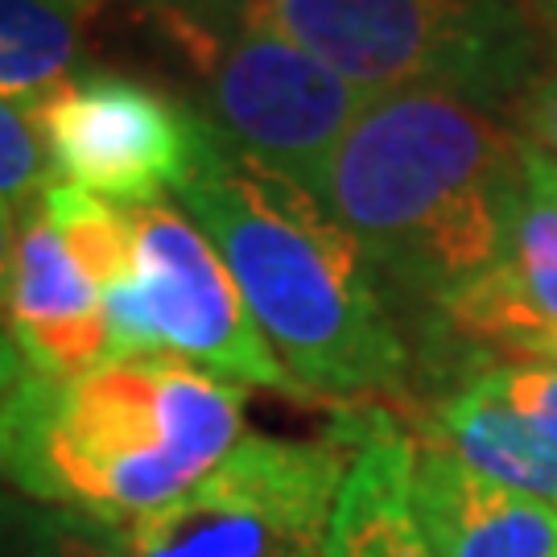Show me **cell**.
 <instances>
[{
    "mask_svg": "<svg viewBox=\"0 0 557 557\" xmlns=\"http://www.w3.org/2000/svg\"><path fill=\"white\" fill-rule=\"evenodd\" d=\"M314 199L376 277L442 310L512 248L524 137L450 91H380L338 140Z\"/></svg>",
    "mask_w": 557,
    "mask_h": 557,
    "instance_id": "1",
    "label": "cell"
},
{
    "mask_svg": "<svg viewBox=\"0 0 557 557\" xmlns=\"http://www.w3.org/2000/svg\"><path fill=\"white\" fill-rule=\"evenodd\" d=\"M239 438L244 388L186 359H116L79 380L21 372L0 405V475L128 529L186 496Z\"/></svg>",
    "mask_w": 557,
    "mask_h": 557,
    "instance_id": "2",
    "label": "cell"
},
{
    "mask_svg": "<svg viewBox=\"0 0 557 557\" xmlns=\"http://www.w3.org/2000/svg\"><path fill=\"white\" fill-rule=\"evenodd\" d=\"M178 207L215 244L301 393L397 388L409 351L376 269L306 186L236 158L215 137Z\"/></svg>",
    "mask_w": 557,
    "mask_h": 557,
    "instance_id": "3",
    "label": "cell"
},
{
    "mask_svg": "<svg viewBox=\"0 0 557 557\" xmlns=\"http://www.w3.org/2000/svg\"><path fill=\"white\" fill-rule=\"evenodd\" d=\"M244 21L372 96L425 87L492 112L541 79L549 46L533 0H252Z\"/></svg>",
    "mask_w": 557,
    "mask_h": 557,
    "instance_id": "4",
    "label": "cell"
},
{
    "mask_svg": "<svg viewBox=\"0 0 557 557\" xmlns=\"http://www.w3.org/2000/svg\"><path fill=\"white\" fill-rule=\"evenodd\" d=\"M356 430L326 438L244 434L186 496L120 533V557H326Z\"/></svg>",
    "mask_w": 557,
    "mask_h": 557,
    "instance_id": "5",
    "label": "cell"
},
{
    "mask_svg": "<svg viewBox=\"0 0 557 557\" xmlns=\"http://www.w3.org/2000/svg\"><path fill=\"white\" fill-rule=\"evenodd\" d=\"M29 116L46 140L54 182L120 211L178 199L215 149L199 108L120 71H75Z\"/></svg>",
    "mask_w": 557,
    "mask_h": 557,
    "instance_id": "6",
    "label": "cell"
},
{
    "mask_svg": "<svg viewBox=\"0 0 557 557\" xmlns=\"http://www.w3.org/2000/svg\"><path fill=\"white\" fill-rule=\"evenodd\" d=\"M372 91L347 83L264 25H239L211 62L199 116L223 149L298 182L314 195L322 170Z\"/></svg>",
    "mask_w": 557,
    "mask_h": 557,
    "instance_id": "7",
    "label": "cell"
},
{
    "mask_svg": "<svg viewBox=\"0 0 557 557\" xmlns=\"http://www.w3.org/2000/svg\"><path fill=\"white\" fill-rule=\"evenodd\" d=\"M128 215L137 236L140 306L161 351L239 388L306 397L260 335L232 269L199 223L178 202H153Z\"/></svg>",
    "mask_w": 557,
    "mask_h": 557,
    "instance_id": "8",
    "label": "cell"
},
{
    "mask_svg": "<svg viewBox=\"0 0 557 557\" xmlns=\"http://www.w3.org/2000/svg\"><path fill=\"white\" fill-rule=\"evenodd\" d=\"M21 368L41 380H79L108 363V319L100 294L83 281L41 202L21 211L13 277L0 301Z\"/></svg>",
    "mask_w": 557,
    "mask_h": 557,
    "instance_id": "9",
    "label": "cell"
},
{
    "mask_svg": "<svg viewBox=\"0 0 557 557\" xmlns=\"http://www.w3.org/2000/svg\"><path fill=\"white\" fill-rule=\"evenodd\" d=\"M442 314L462 335L483 338L512 356L545 359L557 338V190L549 186L545 158L524 140V202H520L512 248L496 269Z\"/></svg>",
    "mask_w": 557,
    "mask_h": 557,
    "instance_id": "10",
    "label": "cell"
},
{
    "mask_svg": "<svg viewBox=\"0 0 557 557\" xmlns=\"http://www.w3.org/2000/svg\"><path fill=\"white\" fill-rule=\"evenodd\" d=\"M413 508L438 557H557V508L508 492L446 446L413 450Z\"/></svg>",
    "mask_w": 557,
    "mask_h": 557,
    "instance_id": "11",
    "label": "cell"
},
{
    "mask_svg": "<svg viewBox=\"0 0 557 557\" xmlns=\"http://www.w3.org/2000/svg\"><path fill=\"white\" fill-rule=\"evenodd\" d=\"M356 458L326 537V557H438L413 508V442L388 413H347Z\"/></svg>",
    "mask_w": 557,
    "mask_h": 557,
    "instance_id": "12",
    "label": "cell"
},
{
    "mask_svg": "<svg viewBox=\"0 0 557 557\" xmlns=\"http://www.w3.org/2000/svg\"><path fill=\"white\" fill-rule=\"evenodd\" d=\"M438 430L471 471L557 508V421L508 405L479 376L442 405Z\"/></svg>",
    "mask_w": 557,
    "mask_h": 557,
    "instance_id": "13",
    "label": "cell"
},
{
    "mask_svg": "<svg viewBox=\"0 0 557 557\" xmlns=\"http://www.w3.org/2000/svg\"><path fill=\"white\" fill-rule=\"evenodd\" d=\"M79 62L75 0H0V100L34 108Z\"/></svg>",
    "mask_w": 557,
    "mask_h": 557,
    "instance_id": "14",
    "label": "cell"
},
{
    "mask_svg": "<svg viewBox=\"0 0 557 557\" xmlns=\"http://www.w3.org/2000/svg\"><path fill=\"white\" fill-rule=\"evenodd\" d=\"M50 182L54 170L34 116L17 103L0 100V202L25 211L41 199Z\"/></svg>",
    "mask_w": 557,
    "mask_h": 557,
    "instance_id": "15",
    "label": "cell"
},
{
    "mask_svg": "<svg viewBox=\"0 0 557 557\" xmlns=\"http://www.w3.org/2000/svg\"><path fill=\"white\" fill-rule=\"evenodd\" d=\"M483 380L496 388L508 405L524 413L557 421V363H517V368H492Z\"/></svg>",
    "mask_w": 557,
    "mask_h": 557,
    "instance_id": "16",
    "label": "cell"
},
{
    "mask_svg": "<svg viewBox=\"0 0 557 557\" xmlns=\"http://www.w3.org/2000/svg\"><path fill=\"white\" fill-rule=\"evenodd\" d=\"M512 112L520 120V137L557 161V66L541 71V79L512 103Z\"/></svg>",
    "mask_w": 557,
    "mask_h": 557,
    "instance_id": "17",
    "label": "cell"
},
{
    "mask_svg": "<svg viewBox=\"0 0 557 557\" xmlns=\"http://www.w3.org/2000/svg\"><path fill=\"white\" fill-rule=\"evenodd\" d=\"M153 9L170 13V17L186 21L195 29H211V34H232L239 29L244 13L252 9V0H149Z\"/></svg>",
    "mask_w": 557,
    "mask_h": 557,
    "instance_id": "18",
    "label": "cell"
},
{
    "mask_svg": "<svg viewBox=\"0 0 557 557\" xmlns=\"http://www.w3.org/2000/svg\"><path fill=\"white\" fill-rule=\"evenodd\" d=\"M17 232H21V211L9 207V202H0V301H4V289H9V277H13Z\"/></svg>",
    "mask_w": 557,
    "mask_h": 557,
    "instance_id": "19",
    "label": "cell"
},
{
    "mask_svg": "<svg viewBox=\"0 0 557 557\" xmlns=\"http://www.w3.org/2000/svg\"><path fill=\"white\" fill-rule=\"evenodd\" d=\"M21 356H17V347H13V338H9V331L0 326V405L9 400V393L17 388V380H21Z\"/></svg>",
    "mask_w": 557,
    "mask_h": 557,
    "instance_id": "20",
    "label": "cell"
},
{
    "mask_svg": "<svg viewBox=\"0 0 557 557\" xmlns=\"http://www.w3.org/2000/svg\"><path fill=\"white\" fill-rule=\"evenodd\" d=\"M533 13H537L541 29H545V41L557 50V0H533Z\"/></svg>",
    "mask_w": 557,
    "mask_h": 557,
    "instance_id": "21",
    "label": "cell"
},
{
    "mask_svg": "<svg viewBox=\"0 0 557 557\" xmlns=\"http://www.w3.org/2000/svg\"><path fill=\"white\" fill-rule=\"evenodd\" d=\"M541 158H545V153H541ZM545 174H549V186L557 190V161L554 158H545Z\"/></svg>",
    "mask_w": 557,
    "mask_h": 557,
    "instance_id": "22",
    "label": "cell"
},
{
    "mask_svg": "<svg viewBox=\"0 0 557 557\" xmlns=\"http://www.w3.org/2000/svg\"><path fill=\"white\" fill-rule=\"evenodd\" d=\"M545 359H549V363H557V338L549 343V347H545Z\"/></svg>",
    "mask_w": 557,
    "mask_h": 557,
    "instance_id": "23",
    "label": "cell"
},
{
    "mask_svg": "<svg viewBox=\"0 0 557 557\" xmlns=\"http://www.w3.org/2000/svg\"><path fill=\"white\" fill-rule=\"evenodd\" d=\"M75 4H79V9H87V4H91V0H75Z\"/></svg>",
    "mask_w": 557,
    "mask_h": 557,
    "instance_id": "24",
    "label": "cell"
},
{
    "mask_svg": "<svg viewBox=\"0 0 557 557\" xmlns=\"http://www.w3.org/2000/svg\"><path fill=\"white\" fill-rule=\"evenodd\" d=\"M103 557H120V554H103Z\"/></svg>",
    "mask_w": 557,
    "mask_h": 557,
    "instance_id": "25",
    "label": "cell"
}]
</instances>
